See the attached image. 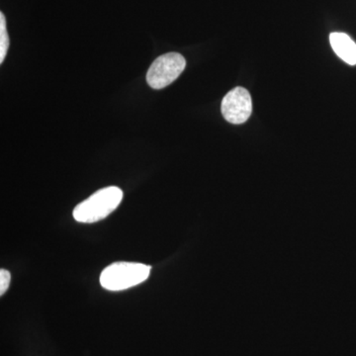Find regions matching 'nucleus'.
<instances>
[{"label":"nucleus","instance_id":"2","mask_svg":"<svg viewBox=\"0 0 356 356\" xmlns=\"http://www.w3.org/2000/svg\"><path fill=\"white\" fill-rule=\"evenodd\" d=\"M151 268L147 264L138 262H115L102 271L100 283L110 291H121L146 281Z\"/></svg>","mask_w":356,"mask_h":356},{"label":"nucleus","instance_id":"4","mask_svg":"<svg viewBox=\"0 0 356 356\" xmlns=\"http://www.w3.org/2000/svg\"><path fill=\"white\" fill-rule=\"evenodd\" d=\"M221 110L222 117L229 123H245L252 112V102L250 92L243 88H236L229 91L222 99Z\"/></svg>","mask_w":356,"mask_h":356},{"label":"nucleus","instance_id":"1","mask_svg":"<svg viewBox=\"0 0 356 356\" xmlns=\"http://www.w3.org/2000/svg\"><path fill=\"white\" fill-rule=\"evenodd\" d=\"M122 199L123 191L119 187H105L76 206L72 216L79 222L100 221L117 209Z\"/></svg>","mask_w":356,"mask_h":356},{"label":"nucleus","instance_id":"5","mask_svg":"<svg viewBox=\"0 0 356 356\" xmlns=\"http://www.w3.org/2000/svg\"><path fill=\"white\" fill-rule=\"evenodd\" d=\"M332 50L337 57L350 65H356V44L348 35L334 32L330 35Z\"/></svg>","mask_w":356,"mask_h":356},{"label":"nucleus","instance_id":"3","mask_svg":"<svg viewBox=\"0 0 356 356\" xmlns=\"http://www.w3.org/2000/svg\"><path fill=\"white\" fill-rule=\"evenodd\" d=\"M185 67L186 60L180 54H165L156 58L147 70V83L154 89L165 88L178 79Z\"/></svg>","mask_w":356,"mask_h":356},{"label":"nucleus","instance_id":"6","mask_svg":"<svg viewBox=\"0 0 356 356\" xmlns=\"http://www.w3.org/2000/svg\"><path fill=\"white\" fill-rule=\"evenodd\" d=\"M9 48V36L6 29V16L0 13V64L3 63Z\"/></svg>","mask_w":356,"mask_h":356},{"label":"nucleus","instance_id":"7","mask_svg":"<svg viewBox=\"0 0 356 356\" xmlns=\"http://www.w3.org/2000/svg\"><path fill=\"white\" fill-rule=\"evenodd\" d=\"M11 274L6 269L0 270V295H3L8 289L10 284Z\"/></svg>","mask_w":356,"mask_h":356}]
</instances>
